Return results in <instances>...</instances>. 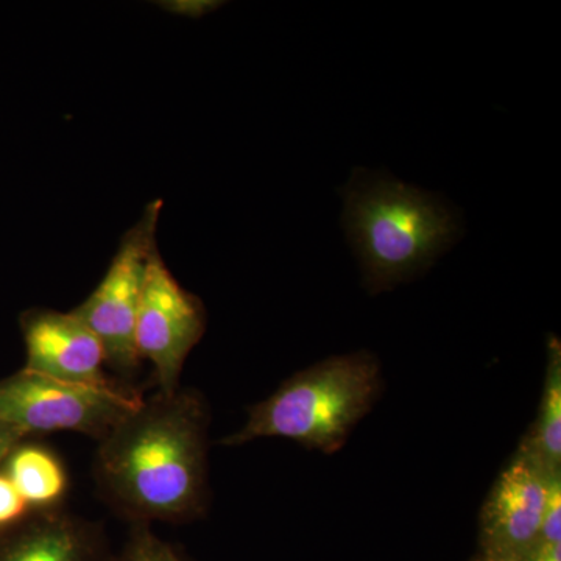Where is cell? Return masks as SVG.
Returning a JSON list of instances; mask_svg holds the SVG:
<instances>
[{
    "label": "cell",
    "instance_id": "cell-1",
    "mask_svg": "<svg viewBox=\"0 0 561 561\" xmlns=\"http://www.w3.org/2000/svg\"><path fill=\"white\" fill-rule=\"evenodd\" d=\"M208 427L198 391L180 387L142 398L99 442L102 496L131 524L198 518L208 497Z\"/></svg>",
    "mask_w": 561,
    "mask_h": 561
},
{
    "label": "cell",
    "instance_id": "cell-2",
    "mask_svg": "<svg viewBox=\"0 0 561 561\" xmlns=\"http://www.w3.org/2000/svg\"><path fill=\"white\" fill-rule=\"evenodd\" d=\"M343 202V228L373 295L416 278L463 234L456 209L440 195L386 172L356 169Z\"/></svg>",
    "mask_w": 561,
    "mask_h": 561
},
{
    "label": "cell",
    "instance_id": "cell-3",
    "mask_svg": "<svg viewBox=\"0 0 561 561\" xmlns=\"http://www.w3.org/2000/svg\"><path fill=\"white\" fill-rule=\"evenodd\" d=\"M382 390L381 362L370 351L328 357L295 373L271 397L251 405L247 423L221 445L286 438L313 451L337 453Z\"/></svg>",
    "mask_w": 561,
    "mask_h": 561
},
{
    "label": "cell",
    "instance_id": "cell-4",
    "mask_svg": "<svg viewBox=\"0 0 561 561\" xmlns=\"http://www.w3.org/2000/svg\"><path fill=\"white\" fill-rule=\"evenodd\" d=\"M142 394L119 382L87 386L58 381L22 368L0 381V421L22 438L33 434L77 432L101 442Z\"/></svg>",
    "mask_w": 561,
    "mask_h": 561
},
{
    "label": "cell",
    "instance_id": "cell-5",
    "mask_svg": "<svg viewBox=\"0 0 561 561\" xmlns=\"http://www.w3.org/2000/svg\"><path fill=\"white\" fill-rule=\"evenodd\" d=\"M162 202L149 203L135 227L125 232L108 271L95 290L72 312L88 324L102 342L106 364L122 378L138 373L135 331L147 262L157 247V228Z\"/></svg>",
    "mask_w": 561,
    "mask_h": 561
},
{
    "label": "cell",
    "instance_id": "cell-6",
    "mask_svg": "<svg viewBox=\"0 0 561 561\" xmlns=\"http://www.w3.org/2000/svg\"><path fill=\"white\" fill-rule=\"evenodd\" d=\"M205 331V305L181 286L154 250L147 262L135 343L140 360L153 367L158 390L180 389L184 362Z\"/></svg>",
    "mask_w": 561,
    "mask_h": 561
},
{
    "label": "cell",
    "instance_id": "cell-7",
    "mask_svg": "<svg viewBox=\"0 0 561 561\" xmlns=\"http://www.w3.org/2000/svg\"><path fill=\"white\" fill-rule=\"evenodd\" d=\"M552 476L527 454L516 451L483 502L479 556L523 561L540 535Z\"/></svg>",
    "mask_w": 561,
    "mask_h": 561
},
{
    "label": "cell",
    "instance_id": "cell-8",
    "mask_svg": "<svg viewBox=\"0 0 561 561\" xmlns=\"http://www.w3.org/2000/svg\"><path fill=\"white\" fill-rule=\"evenodd\" d=\"M27 364L25 370L58 381L108 386L106 353L98 335L72 311L32 309L21 317Z\"/></svg>",
    "mask_w": 561,
    "mask_h": 561
},
{
    "label": "cell",
    "instance_id": "cell-9",
    "mask_svg": "<svg viewBox=\"0 0 561 561\" xmlns=\"http://www.w3.org/2000/svg\"><path fill=\"white\" fill-rule=\"evenodd\" d=\"M101 524L61 508L32 512L0 531V561H114Z\"/></svg>",
    "mask_w": 561,
    "mask_h": 561
},
{
    "label": "cell",
    "instance_id": "cell-10",
    "mask_svg": "<svg viewBox=\"0 0 561 561\" xmlns=\"http://www.w3.org/2000/svg\"><path fill=\"white\" fill-rule=\"evenodd\" d=\"M0 471L33 512L60 508L69 478L60 457L46 446L22 440L3 461Z\"/></svg>",
    "mask_w": 561,
    "mask_h": 561
},
{
    "label": "cell",
    "instance_id": "cell-11",
    "mask_svg": "<svg viewBox=\"0 0 561 561\" xmlns=\"http://www.w3.org/2000/svg\"><path fill=\"white\" fill-rule=\"evenodd\" d=\"M518 449L549 474L561 472V345L553 334L548 342V370L540 411Z\"/></svg>",
    "mask_w": 561,
    "mask_h": 561
},
{
    "label": "cell",
    "instance_id": "cell-12",
    "mask_svg": "<svg viewBox=\"0 0 561 561\" xmlns=\"http://www.w3.org/2000/svg\"><path fill=\"white\" fill-rule=\"evenodd\" d=\"M114 561H190L171 542L161 540L150 524L133 523L128 540Z\"/></svg>",
    "mask_w": 561,
    "mask_h": 561
},
{
    "label": "cell",
    "instance_id": "cell-13",
    "mask_svg": "<svg viewBox=\"0 0 561 561\" xmlns=\"http://www.w3.org/2000/svg\"><path fill=\"white\" fill-rule=\"evenodd\" d=\"M32 512L10 479L0 471V531L21 523Z\"/></svg>",
    "mask_w": 561,
    "mask_h": 561
},
{
    "label": "cell",
    "instance_id": "cell-14",
    "mask_svg": "<svg viewBox=\"0 0 561 561\" xmlns=\"http://www.w3.org/2000/svg\"><path fill=\"white\" fill-rule=\"evenodd\" d=\"M165 10L176 14H184L190 18H202L210 11L219 9L221 3L209 2V0H180V2H162Z\"/></svg>",
    "mask_w": 561,
    "mask_h": 561
},
{
    "label": "cell",
    "instance_id": "cell-15",
    "mask_svg": "<svg viewBox=\"0 0 561 561\" xmlns=\"http://www.w3.org/2000/svg\"><path fill=\"white\" fill-rule=\"evenodd\" d=\"M523 561H561V542L535 541Z\"/></svg>",
    "mask_w": 561,
    "mask_h": 561
},
{
    "label": "cell",
    "instance_id": "cell-16",
    "mask_svg": "<svg viewBox=\"0 0 561 561\" xmlns=\"http://www.w3.org/2000/svg\"><path fill=\"white\" fill-rule=\"evenodd\" d=\"M25 438H22L16 431L11 430L5 423L0 421V468H2L3 461L10 456V453L16 448L18 445Z\"/></svg>",
    "mask_w": 561,
    "mask_h": 561
},
{
    "label": "cell",
    "instance_id": "cell-17",
    "mask_svg": "<svg viewBox=\"0 0 561 561\" xmlns=\"http://www.w3.org/2000/svg\"><path fill=\"white\" fill-rule=\"evenodd\" d=\"M472 561H493V560H489V559H485V557L478 556V557H476V559H472Z\"/></svg>",
    "mask_w": 561,
    "mask_h": 561
}]
</instances>
